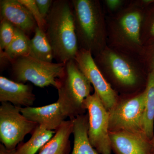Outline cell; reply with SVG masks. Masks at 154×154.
Wrapping results in <instances>:
<instances>
[{
  "instance_id": "6da1fadb",
  "label": "cell",
  "mask_w": 154,
  "mask_h": 154,
  "mask_svg": "<svg viewBox=\"0 0 154 154\" xmlns=\"http://www.w3.org/2000/svg\"><path fill=\"white\" fill-rule=\"evenodd\" d=\"M146 8L140 0H129L118 12L106 16L107 46L138 57L143 48L141 29Z\"/></svg>"
},
{
  "instance_id": "8fae6325",
  "label": "cell",
  "mask_w": 154,
  "mask_h": 154,
  "mask_svg": "<svg viewBox=\"0 0 154 154\" xmlns=\"http://www.w3.org/2000/svg\"><path fill=\"white\" fill-rule=\"evenodd\" d=\"M116 154H152L151 141L145 136L126 131H110Z\"/></svg>"
},
{
  "instance_id": "4316f807",
  "label": "cell",
  "mask_w": 154,
  "mask_h": 154,
  "mask_svg": "<svg viewBox=\"0 0 154 154\" xmlns=\"http://www.w3.org/2000/svg\"><path fill=\"white\" fill-rule=\"evenodd\" d=\"M17 148L8 149L6 148L3 144H0V154H15Z\"/></svg>"
},
{
  "instance_id": "7402d4cb",
  "label": "cell",
  "mask_w": 154,
  "mask_h": 154,
  "mask_svg": "<svg viewBox=\"0 0 154 154\" xmlns=\"http://www.w3.org/2000/svg\"><path fill=\"white\" fill-rule=\"evenodd\" d=\"M16 28L8 21L1 20L0 23V50L5 51L14 39Z\"/></svg>"
},
{
  "instance_id": "7c38bea8",
  "label": "cell",
  "mask_w": 154,
  "mask_h": 154,
  "mask_svg": "<svg viewBox=\"0 0 154 154\" xmlns=\"http://www.w3.org/2000/svg\"><path fill=\"white\" fill-rule=\"evenodd\" d=\"M1 20H5L27 36L35 32L37 27L32 14L19 0L0 1Z\"/></svg>"
},
{
  "instance_id": "ac0fdd59",
  "label": "cell",
  "mask_w": 154,
  "mask_h": 154,
  "mask_svg": "<svg viewBox=\"0 0 154 154\" xmlns=\"http://www.w3.org/2000/svg\"><path fill=\"white\" fill-rule=\"evenodd\" d=\"M29 56L38 60L52 63L54 59L52 47L46 33L38 27L34 32V36L29 41Z\"/></svg>"
},
{
  "instance_id": "52a82bcc",
  "label": "cell",
  "mask_w": 154,
  "mask_h": 154,
  "mask_svg": "<svg viewBox=\"0 0 154 154\" xmlns=\"http://www.w3.org/2000/svg\"><path fill=\"white\" fill-rule=\"evenodd\" d=\"M84 107L88 111V135L91 145L99 154H111L109 111L95 91L85 100Z\"/></svg>"
},
{
  "instance_id": "7a4b0ae2",
  "label": "cell",
  "mask_w": 154,
  "mask_h": 154,
  "mask_svg": "<svg viewBox=\"0 0 154 154\" xmlns=\"http://www.w3.org/2000/svg\"><path fill=\"white\" fill-rule=\"evenodd\" d=\"M71 2L79 48L95 56L107 46L106 14L102 1L72 0Z\"/></svg>"
},
{
  "instance_id": "ba28073f",
  "label": "cell",
  "mask_w": 154,
  "mask_h": 154,
  "mask_svg": "<svg viewBox=\"0 0 154 154\" xmlns=\"http://www.w3.org/2000/svg\"><path fill=\"white\" fill-rule=\"evenodd\" d=\"M145 105L144 90L129 99L118 102L109 111L110 131H126L145 135Z\"/></svg>"
},
{
  "instance_id": "44dd1931",
  "label": "cell",
  "mask_w": 154,
  "mask_h": 154,
  "mask_svg": "<svg viewBox=\"0 0 154 154\" xmlns=\"http://www.w3.org/2000/svg\"><path fill=\"white\" fill-rule=\"evenodd\" d=\"M141 40L143 46L154 43V8H146L141 29Z\"/></svg>"
},
{
  "instance_id": "d4e9b609",
  "label": "cell",
  "mask_w": 154,
  "mask_h": 154,
  "mask_svg": "<svg viewBox=\"0 0 154 154\" xmlns=\"http://www.w3.org/2000/svg\"><path fill=\"white\" fill-rule=\"evenodd\" d=\"M127 1L125 0H104L102 3L106 16L117 13L125 5Z\"/></svg>"
},
{
  "instance_id": "e0dca14e",
  "label": "cell",
  "mask_w": 154,
  "mask_h": 154,
  "mask_svg": "<svg viewBox=\"0 0 154 154\" xmlns=\"http://www.w3.org/2000/svg\"><path fill=\"white\" fill-rule=\"evenodd\" d=\"M145 92L144 133L149 140L154 137V72L149 73L144 89Z\"/></svg>"
},
{
  "instance_id": "4fadbf2b",
  "label": "cell",
  "mask_w": 154,
  "mask_h": 154,
  "mask_svg": "<svg viewBox=\"0 0 154 154\" xmlns=\"http://www.w3.org/2000/svg\"><path fill=\"white\" fill-rule=\"evenodd\" d=\"M20 110L29 120L49 130L56 131L67 117L57 101L42 107H21Z\"/></svg>"
},
{
  "instance_id": "8992f818",
  "label": "cell",
  "mask_w": 154,
  "mask_h": 154,
  "mask_svg": "<svg viewBox=\"0 0 154 154\" xmlns=\"http://www.w3.org/2000/svg\"><path fill=\"white\" fill-rule=\"evenodd\" d=\"M65 64L47 62L26 56L11 61V74L17 82H29L40 88L51 85L57 88V79L63 75Z\"/></svg>"
},
{
  "instance_id": "9a60e30c",
  "label": "cell",
  "mask_w": 154,
  "mask_h": 154,
  "mask_svg": "<svg viewBox=\"0 0 154 154\" xmlns=\"http://www.w3.org/2000/svg\"><path fill=\"white\" fill-rule=\"evenodd\" d=\"M73 129L72 120L64 121L50 140L40 149L38 154H69V138Z\"/></svg>"
},
{
  "instance_id": "484cf974",
  "label": "cell",
  "mask_w": 154,
  "mask_h": 154,
  "mask_svg": "<svg viewBox=\"0 0 154 154\" xmlns=\"http://www.w3.org/2000/svg\"><path fill=\"white\" fill-rule=\"evenodd\" d=\"M53 1L52 0H35V2L42 17L45 20L51 8Z\"/></svg>"
},
{
  "instance_id": "d6986e66",
  "label": "cell",
  "mask_w": 154,
  "mask_h": 154,
  "mask_svg": "<svg viewBox=\"0 0 154 154\" xmlns=\"http://www.w3.org/2000/svg\"><path fill=\"white\" fill-rule=\"evenodd\" d=\"M55 131L49 130L38 125L30 139L17 148L15 154H35L55 134Z\"/></svg>"
},
{
  "instance_id": "3957f363",
  "label": "cell",
  "mask_w": 154,
  "mask_h": 154,
  "mask_svg": "<svg viewBox=\"0 0 154 154\" xmlns=\"http://www.w3.org/2000/svg\"><path fill=\"white\" fill-rule=\"evenodd\" d=\"M46 33L57 63L74 60L79 51L71 1L55 0L46 19Z\"/></svg>"
},
{
  "instance_id": "ffe728a7",
  "label": "cell",
  "mask_w": 154,
  "mask_h": 154,
  "mask_svg": "<svg viewBox=\"0 0 154 154\" xmlns=\"http://www.w3.org/2000/svg\"><path fill=\"white\" fill-rule=\"evenodd\" d=\"M29 39L28 36L18 28L15 29V36L8 47L3 51L5 56L11 61L30 54Z\"/></svg>"
},
{
  "instance_id": "83f0119b",
  "label": "cell",
  "mask_w": 154,
  "mask_h": 154,
  "mask_svg": "<svg viewBox=\"0 0 154 154\" xmlns=\"http://www.w3.org/2000/svg\"><path fill=\"white\" fill-rule=\"evenodd\" d=\"M151 141L152 145V154H154V136L153 138Z\"/></svg>"
},
{
  "instance_id": "30bf717a",
  "label": "cell",
  "mask_w": 154,
  "mask_h": 154,
  "mask_svg": "<svg viewBox=\"0 0 154 154\" xmlns=\"http://www.w3.org/2000/svg\"><path fill=\"white\" fill-rule=\"evenodd\" d=\"M79 68L93 86L108 111L118 103V96L97 67L90 51L79 49L74 59Z\"/></svg>"
},
{
  "instance_id": "cb8c5ba5",
  "label": "cell",
  "mask_w": 154,
  "mask_h": 154,
  "mask_svg": "<svg viewBox=\"0 0 154 154\" xmlns=\"http://www.w3.org/2000/svg\"><path fill=\"white\" fill-rule=\"evenodd\" d=\"M19 1L30 11L36 21L37 27L45 32L46 21L42 17L35 0H19Z\"/></svg>"
},
{
  "instance_id": "5bb4252c",
  "label": "cell",
  "mask_w": 154,
  "mask_h": 154,
  "mask_svg": "<svg viewBox=\"0 0 154 154\" xmlns=\"http://www.w3.org/2000/svg\"><path fill=\"white\" fill-rule=\"evenodd\" d=\"M36 100L32 86L0 77V102H9L14 106L32 107Z\"/></svg>"
},
{
  "instance_id": "277c9868",
  "label": "cell",
  "mask_w": 154,
  "mask_h": 154,
  "mask_svg": "<svg viewBox=\"0 0 154 154\" xmlns=\"http://www.w3.org/2000/svg\"><path fill=\"white\" fill-rule=\"evenodd\" d=\"M94 61L108 82L125 91L137 90L144 82L146 70L138 57L107 46L94 57Z\"/></svg>"
},
{
  "instance_id": "603a6c76",
  "label": "cell",
  "mask_w": 154,
  "mask_h": 154,
  "mask_svg": "<svg viewBox=\"0 0 154 154\" xmlns=\"http://www.w3.org/2000/svg\"><path fill=\"white\" fill-rule=\"evenodd\" d=\"M138 57L148 73L154 72V43L144 46Z\"/></svg>"
},
{
  "instance_id": "9c48e42d",
  "label": "cell",
  "mask_w": 154,
  "mask_h": 154,
  "mask_svg": "<svg viewBox=\"0 0 154 154\" xmlns=\"http://www.w3.org/2000/svg\"><path fill=\"white\" fill-rule=\"evenodd\" d=\"M21 108L9 102H3L0 106V139L8 149H16L38 125L25 117L21 113Z\"/></svg>"
},
{
  "instance_id": "5b68a950",
  "label": "cell",
  "mask_w": 154,
  "mask_h": 154,
  "mask_svg": "<svg viewBox=\"0 0 154 154\" xmlns=\"http://www.w3.org/2000/svg\"><path fill=\"white\" fill-rule=\"evenodd\" d=\"M57 102L67 117L73 119L82 115L85 109L84 102L91 95V82L81 71L75 60L66 63L63 75L57 79Z\"/></svg>"
},
{
  "instance_id": "2e32d148",
  "label": "cell",
  "mask_w": 154,
  "mask_h": 154,
  "mask_svg": "<svg viewBox=\"0 0 154 154\" xmlns=\"http://www.w3.org/2000/svg\"><path fill=\"white\" fill-rule=\"evenodd\" d=\"M72 120L73 148L72 154H99L92 146L88 137V116H78Z\"/></svg>"
}]
</instances>
